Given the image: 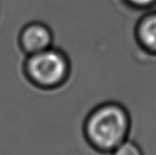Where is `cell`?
Listing matches in <instances>:
<instances>
[{
    "label": "cell",
    "instance_id": "1",
    "mask_svg": "<svg viewBox=\"0 0 156 155\" xmlns=\"http://www.w3.org/2000/svg\"><path fill=\"white\" fill-rule=\"evenodd\" d=\"M129 116L122 106L107 103L94 109L85 122L86 137L94 148L112 152L128 139Z\"/></svg>",
    "mask_w": 156,
    "mask_h": 155
},
{
    "label": "cell",
    "instance_id": "2",
    "mask_svg": "<svg viewBox=\"0 0 156 155\" xmlns=\"http://www.w3.org/2000/svg\"><path fill=\"white\" fill-rule=\"evenodd\" d=\"M25 70L31 82L38 87L51 89L58 87L67 79L69 63L62 52L50 48L28 55Z\"/></svg>",
    "mask_w": 156,
    "mask_h": 155
},
{
    "label": "cell",
    "instance_id": "3",
    "mask_svg": "<svg viewBox=\"0 0 156 155\" xmlns=\"http://www.w3.org/2000/svg\"><path fill=\"white\" fill-rule=\"evenodd\" d=\"M19 41L23 51L31 55L51 48L52 34L44 24L33 22L22 29Z\"/></svg>",
    "mask_w": 156,
    "mask_h": 155
},
{
    "label": "cell",
    "instance_id": "4",
    "mask_svg": "<svg viewBox=\"0 0 156 155\" xmlns=\"http://www.w3.org/2000/svg\"><path fill=\"white\" fill-rule=\"evenodd\" d=\"M138 43L145 51L156 54V12L144 16L136 28Z\"/></svg>",
    "mask_w": 156,
    "mask_h": 155
},
{
    "label": "cell",
    "instance_id": "5",
    "mask_svg": "<svg viewBox=\"0 0 156 155\" xmlns=\"http://www.w3.org/2000/svg\"><path fill=\"white\" fill-rule=\"evenodd\" d=\"M112 155H143L140 147L135 142L126 139L112 151Z\"/></svg>",
    "mask_w": 156,
    "mask_h": 155
},
{
    "label": "cell",
    "instance_id": "6",
    "mask_svg": "<svg viewBox=\"0 0 156 155\" xmlns=\"http://www.w3.org/2000/svg\"><path fill=\"white\" fill-rule=\"evenodd\" d=\"M131 6L134 7H149L156 2V0H126Z\"/></svg>",
    "mask_w": 156,
    "mask_h": 155
}]
</instances>
